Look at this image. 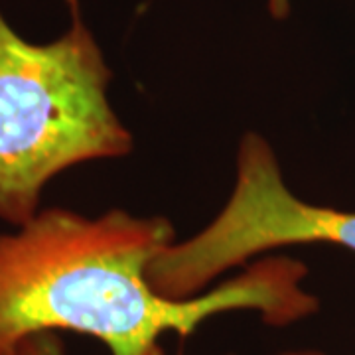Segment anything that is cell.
<instances>
[{"instance_id": "cell-1", "label": "cell", "mask_w": 355, "mask_h": 355, "mask_svg": "<svg viewBox=\"0 0 355 355\" xmlns=\"http://www.w3.org/2000/svg\"><path fill=\"white\" fill-rule=\"evenodd\" d=\"M174 241L166 217L125 209L89 217L50 207L0 235V355H16L42 331L93 336L111 355H166L164 334L188 338L221 312L257 310L266 324L286 326L318 310L302 288L308 268L291 257L254 263L202 296L164 298L148 266Z\"/></svg>"}, {"instance_id": "cell-2", "label": "cell", "mask_w": 355, "mask_h": 355, "mask_svg": "<svg viewBox=\"0 0 355 355\" xmlns=\"http://www.w3.org/2000/svg\"><path fill=\"white\" fill-rule=\"evenodd\" d=\"M67 2L71 26L50 44L24 40L0 12V219L16 227L36 217L51 178L135 148L109 101L101 48Z\"/></svg>"}, {"instance_id": "cell-3", "label": "cell", "mask_w": 355, "mask_h": 355, "mask_svg": "<svg viewBox=\"0 0 355 355\" xmlns=\"http://www.w3.org/2000/svg\"><path fill=\"white\" fill-rule=\"evenodd\" d=\"M304 243H330L355 253V211L296 198L268 140L247 132L223 209L193 237L170 243L148 266V280L160 296L188 300L257 254Z\"/></svg>"}, {"instance_id": "cell-4", "label": "cell", "mask_w": 355, "mask_h": 355, "mask_svg": "<svg viewBox=\"0 0 355 355\" xmlns=\"http://www.w3.org/2000/svg\"><path fill=\"white\" fill-rule=\"evenodd\" d=\"M268 12L272 14L277 20L286 18L291 12V0H268Z\"/></svg>"}, {"instance_id": "cell-5", "label": "cell", "mask_w": 355, "mask_h": 355, "mask_svg": "<svg viewBox=\"0 0 355 355\" xmlns=\"http://www.w3.org/2000/svg\"><path fill=\"white\" fill-rule=\"evenodd\" d=\"M279 355H324L320 352H314V349H300V352H282Z\"/></svg>"}]
</instances>
